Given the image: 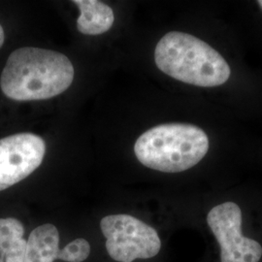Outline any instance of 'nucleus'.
Instances as JSON below:
<instances>
[{
	"mask_svg": "<svg viewBox=\"0 0 262 262\" xmlns=\"http://www.w3.org/2000/svg\"><path fill=\"white\" fill-rule=\"evenodd\" d=\"M74 73L72 62L61 53L20 48L8 57L0 77V86L12 100H46L64 93L72 84Z\"/></svg>",
	"mask_w": 262,
	"mask_h": 262,
	"instance_id": "obj_1",
	"label": "nucleus"
},
{
	"mask_svg": "<svg viewBox=\"0 0 262 262\" xmlns=\"http://www.w3.org/2000/svg\"><path fill=\"white\" fill-rule=\"evenodd\" d=\"M156 64L166 75L186 84L213 88L226 83L231 71L215 49L198 38L172 31L159 40Z\"/></svg>",
	"mask_w": 262,
	"mask_h": 262,
	"instance_id": "obj_2",
	"label": "nucleus"
},
{
	"mask_svg": "<svg viewBox=\"0 0 262 262\" xmlns=\"http://www.w3.org/2000/svg\"><path fill=\"white\" fill-rule=\"evenodd\" d=\"M209 150L205 131L189 123H164L144 132L134 145L137 159L162 173H182L194 167Z\"/></svg>",
	"mask_w": 262,
	"mask_h": 262,
	"instance_id": "obj_3",
	"label": "nucleus"
},
{
	"mask_svg": "<svg viewBox=\"0 0 262 262\" xmlns=\"http://www.w3.org/2000/svg\"><path fill=\"white\" fill-rule=\"evenodd\" d=\"M203 262H262V225L250 224L234 200L216 203L205 215Z\"/></svg>",
	"mask_w": 262,
	"mask_h": 262,
	"instance_id": "obj_4",
	"label": "nucleus"
},
{
	"mask_svg": "<svg viewBox=\"0 0 262 262\" xmlns=\"http://www.w3.org/2000/svg\"><path fill=\"white\" fill-rule=\"evenodd\" d=\"M100 228L106 238V250L116 261L150 260L161 252L159 231L133 215H106L100 222Z\"/></svg>",
	"mask_w": 262,
	"mask_h": 262,
	"instance_id": "obj_5",
	"label": "nucleus"
},
{
	"mask_svg": "<svg viewBox=\"0 0 262 262\" xmlns=\"http://www.w3.org/2000/svg\"><path fill=\"white\" fill-rule=\"evenodd\" d=\"M45 152V141L33 133L0 139V191L28 178L41 165Z\"/></svg>",
	"mask_w": 262,
	"mask_h": 262,
	"instance_id": "obj_6",
	"label": "nucleus"
},
{
	"mask_svg": "<svg viewBox=\"0 0 262 262\" xmlns=\"http://www.w3.org/2000/svg\"><path fill=\"white\" fill-rule=\"evenodd\" d=\"M91 253V245L78 238L59 250V233L52 224L40 225L33 229L27 241L25 262H54L61 259L67 262H82Z\"/></svg>",
	"mask_w": 262,
	"mask_h": 262,
	"instance_id": "obj_7",
	"label": "nucleus"
},
{
	"mask_svg": "<svg viewBox=\"0 0 262 262\" xmlns=\"http://www.w3.org/2000/svg\"><path fill=\"white\" fill-rule=\"evenodd\" d=\"M73 3L80 10L77 28L84 35H99L112 28L115 16L113 9L97 0H75Z\"/></svg>",
	"mask_w": 262,
	"mask_h": 262,
	"instance_id": "obj_8",
	"label": "nucleus"
},
{
	"mask_svg": "<svg viewBox=\"0 0 262 262\" xmlns=\"http://www.w3.org/2000/svg\"><path fill=\"white\" fill-rule=\"evenodd\" d=\"M25 228L15 217L0 219V262H25Z\"/></svg>",
	"mask_w": 262,
	"mask_h": 262,
	"instance_id": "obj_9",
	"label": "nucleus"
},
{
	"mask_svg": "<svg viewBox=\"0 0 262 262\" xmlns=\"http://www.w3.org/2000/svg\"><path fill=\"white\" fill-rule=\"evenodd\" d=\"M4 40H5V35H4V30L2 26L0 25V48L2 47L3 43H4Z\"/></svg>",
	"mask_w": 262,
	"mask_h": 262,
	"instance_id": "obj_10",
	"label": "nucleus"
},
{
	"mask_svg": "<svg viewBox=\"0 0 262 262\" xmlns=\"http://www.w3.org/2000/svg\"><path fill=\"white\" fill-rule=\"evenodd\" d=\"M257 3H258V5L260 6V8L262 9V0H259V1H257Z\"/></svg>",
	"mask_w": 262,
	"mask_h": 262,
	"instance_id": "obj_11",
	"label": "nucleus"
}]
</instances>
